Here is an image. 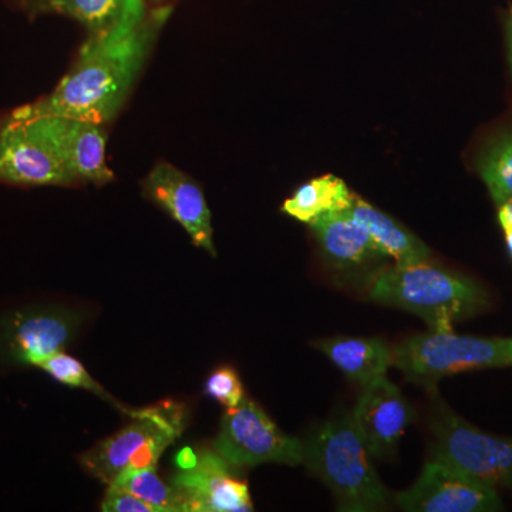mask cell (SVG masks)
Listing matches in <instances>:
<instances>
[{
  "mask_svg": "<svg viewBox=\"0 0 512 512\" xmlns=\"http://www.w3.org/2000/svg\"><path fill=\"white\" fill-rule=\"evenodd\" d=\"M505 30H507L508 57H510V64L512 70V9L510 10V13H508L507 25H505Z\"/></svg>",
  "mask_w": 512,
  "mask_h": 512,
  "instance_id": "26",
  "label": "cell"
},
{
  "mask_svg": "<svg viewBox=\"0 0 512 512\" xmlns=\"http://www.w3.org/2000/svg\"><path fill=\"white\" fill-rule=\"evenodd\" d=\"M478 173L495 204L512 200V128L490 141L478 160Z\"/></svg>",
  "mask_w": 512,
  "mask_h": 512,
  "instance_id": "21",
  "label": "cell"
},
{
  "mask_svg": "<svg viewBox=\"0 0 512 512\" xmlns=\"http://www.w3.org/2000/svg\"><path fill=\"white\" fill-rule=\"evenodd\" d=\"M18 121H28L33 130L55 150L63 164L76 175L77 180L96 185L114 180L113 171L106 164V134L101 130V124L62 116Z\"/></svg>",
  "mask_w": 512,
  "mask_h": 512,
  "instance_id": "12",
  "label": "cell"
},
{
  "mask_svg": "<svg viewBox=\"0 0 512 512\" xmlns=\"http://www.w3.org/2000/svg\"><path fill=\"white\" fill-rule=\"evenodd\" d=\"M505 244H507L508 252H510L512 258V228H503Z\"/></svg>",
  "mask_w": 512,
  "mask_h": 512,
  "instance_id": "27",
  "label": "cell"
},
{
  "mask_svg": "<svg viewBox=\"0 0 512 512\" xmlns=\"http://www.w3.org/2000/svg\"><path fill=\"white\" fill-rule=\"evenodd\" d=\"M497 207L501 228H512V200L501 202Z\"/></svg>",
  "mask_w": 512,
  "mask_h": 512,
  "instance_id": "25",
  "label": "cell"
},
{
  "mask_svg": "<svg viewBox=\"0 0 512 512\" xmlns=\"http://www.w3.org/2000/svg\"><path fill=\"white\" fill-rule=\"evenodd\" d=\"M393 366L409 379L433 384L473 370L512 367V338H477L453 330L413 336L392 348Z\"/></svg>",
  "mask_w": 512,
  "mask_h": 512,
  "instance_id": "5",
  "label": "cell"
},
{
  "mask_svg": "<svg viewBox=\"0 0 512 512\" xmlns=\"http://www.w3.org/2000/svg\"><path fill=\"white\" fill-rule=\"evenodd\" d=\"M101 511L104 512H158L153 505L141 500L137 495L120 490V488H107L106 495L101 501Z\"/></svg>",
  "mask_w": 512,
  "mask_h": 512,
  "instance_id": "24",
  "label": "cell"
},
{
  "mask_svg": "<svg viewBox=\"0 0 512 512\" xmlns=\"http://www.w3.org/2000/svg\"><path fill=\"white\" fill-rule=\"evenodd\" d=\"M178 456L171 485L183 500L185 512H247L254 510L248 484L239 480L231 464L215 451Z\"/></svg>",
  "mask_w": 512,
  "mask_h": 512,
  "instance_id": "8",
  "label": "cell"
},
{
  "mask_svg": "<svg viewBox=\"0 0 512 512\" xmlns=\"http://www.w3.org/2000/svg\"><path fill=\"white\" fill-rule=\"evenodd\" d=\"M431 460L487 487L512 488V439L493 436L441 407L431 421Z\"/></svg>",
  "mask_w": 512,
  "mask_h": 512,
  "instance_id": "6",
  "label": "cell"
},
{
  "mask_svg": "<svg viewBox=\"0 0 512 512\" xmlns=\"http://www.w3.org/2000/svg\"><path fill=\"white\" fill-rule=\"evenodd\" d=\"M82 325L77 313L59 308L29 309L6 319L0 332V349L19 365L37 366L62 352Z\"/></svg>",
  "mask_w": 512,
  "mask_h": 512,
  "instance_id": "11",
  "label": "cell"
},
{
  "mask_svg": "<svg viewBox=\"0 0 512 512\" xmlns=\"http://www.w3.org/2000/svg\"><path fill=\"white\" fill-rule=\"evenodd\" d=\"M373 458H387L414 419L412 406L386 376L363 387L352 413Z\"/></svg>",
  "mask_w": 512,
  "mask_h": 512,
  "instance_id": "13",
  "label": "cell"
},
{
  "mask_svg": "<svg viewBox=\"0 0 512 512\" xmlns=\"http://www.w3.org/2000/svg\"><path fill=\"white\" fill-rule=\"evenodd\" d=\"M348 212L363 225L380 254L390 256L396 264L429 261L431 252L424 242L369 202L353 195Z\"/></svg>",
  "mask_w": 512,
  "mask_h": 512,
  "instance_id": "17",
  "label": "cell"
},
{
  "mask_svg": "<svg viewBox=\"0 0 512 512\" xmlns=\"http://www.w3.org/2000/svg\"><path fill=\"white\" fill-rule=\"evenodd\" d=\"M367 296L419 316L433 332L453 330L454 322L478 315L490 303L476 281L429 261L396 264L376 272Z\"/></svg>",
  "mask_w": 512,
  "mask_h": 512,
  "instance_id": "2",
  "label": "cell"
},
{
  "mask_svg": "<svg viewBox=\"0 0 512 512\" xmlns=\"http://www.w3.org/2000/svg\"><path fill=\"white\" fill-rule=\"evenodd\" d=\"M353 195L342 178L326 174L299 187L284 202L282 211L303 224H311L326 212L348 211Z\"/></svg>",
  "mask_w": 512,
  "mask_h": 512,
  "instance_id": "18",
  "label": "cell"
},
{
  "mask_svg": "<svg viewBox=\"0 0 512 512\" xmlns=\"http://www.w3.org/2000/svg\"><path fill=\"white\" fill-rule=\"evenodd\" d=\"M110 485L137 495L158 512H185L180 495L171 483L161 480L157 467L127 468Z\"/></svg>",
  "mask_w": 512,
  "mask_h": 512,
  "instance_id": "20",
  "label": "cell"
},
{
  "mask_svg": "<svg viewBox=\"0 0 512 512\" xmlns=\"http://www.w3.org/2000/svg\"><path fill=\"white\" fill-rule=\"evenodd\" d=\"M370 458L352 414L326 421L303 443L302 464L328 485L342 511H382L389 505L392 495Z\"/></svg>",
  "mask_w": 512,
  "mask_h": 512,
  "instance_id": "3",
  "label": "cell"
},
{
  "mask_svg": "<svg viewBox=\"0 0 512 512\" xmlns=\"http://www.w3.org/2000/svg\"><path fill=\"white\" fill-rule=\"evenodd\" d=\"M205 393L227 409H235L244 402L245 392L238 373L232 367H220L207 379Z\"/></svg>",
  "mask_w": 512,
  "mask_h": 512,
  "instance_id": "23",
  "label": "cell"
},
{
  "mask_svg": "<svg viewBox=\"0 0 512 512\" xmlns=\"http://www.w3.org/2000/svg\"><path fill=\"white\" fill-rule=\"evenodd\" d=\"M167 10L148 16L144 0H128L110 28L92 33L79 59L50 96L13 111L12 119L73 117L104 124L126 101Z\"/></svg>",
  "mask_w": 512,
  "mask_h": 512,
  "instance_id": "1",
  "label": "cell"
},
{
  "mask_svg": "<svg viewBox=\"0 0 512 512\" xmlns=\"http://www.w3.org/2000/svg\"><path fill=\"white\" fill-rule=\"evenodd\" d=\"M343 375L360 386L387 375L393 366L392 348L379 338H330L315 343Z\"/></svg>",
  "mask_w": 512,
  "mask_h": 512,
  "instance_id": "15",
  "label": "cell"
},
{
  "mask_svg": "<svg viewBox=\"0 0 512 512\" xmlns=\"http://www.w3.org/2000/svg\"><path fill=\"white\" fill-rule=\"evenodd\" d=\"M36 367L45 370L47 375L52 376L57 382L96 394L97 397H100L104 402L109 403L114 409L120 410L121 413L126 414L128 417L134 413V409H127L124 404L117 402L99 382H96L79 360L74 359L73 356L67 355L63 350L62 352H57L55 355L47 357V359L40 362Z\"/></svg>",
  "mask_w": 512,
  "mask_h": 512,
  "instance_id": "22",
  "label": "cell"
},
{
  "mask_svg": "<svg viewBox=\"0 0 512 512\" xmlns=\"http://www.w3.org/2000/svg\"><path fill=\"white\" fill-rule=\"evenodd\" d=\"M131 421L113 436L101 440L80 456L84 470L104 484H111L127 468L157 467L158 460L181 436L184 407L174 402L136 409Z\"/></svg>",
  "mask_w": 512,
  "mask_h": 512,
  "instance_id": "4",
  "label": "cell"
},
{
  "mask_svg": "<svg viewBox=\"0 0 512 512\" xmlns=\"http://www.w3.org/2000/svg\"><path fill=\"white\" fill-rule=\"evenodd\" d=\"M309 225L318 238L320 248L335 264L360 265L383 256L363 225L348 211L326 212Z\"/></svg>",
  "mask_w": 512,
  "mask_h": 512,
  "instance_id": "16",
  "label": "cell"
},
{
  "mask_svg": "<svg viewBox=\"0 0 512 512\" xmlns=\"http://www.w3.org/2000/svg\"><path fill=\"white\" fill-rule=\"evenodd\" d=\"M77 177L28 121L9 119L0 127V183L72 185Z\"/></svg>",
  "mask_w": 512,
  "mask_h": 512,
  "instance_id": "10",
  "label": "cell"
},
{
  "mask_svg": "<svg viewBox=\"0 0 512 512\" xmlns=\"http://www.w3.org/2000/svg\"><path fill=\"white\" fill-rule=\"evenodd\" d=\"M214 446L234 467L303 463V441L281 431L264 410L247 397L235 409H227Z\"/></svg>",
  "mask_w": 512,
  "mask_h": 512,
  "instance_id": "7",
  "label": "cell"
},
{
  "mask_svg": "<svg viewBox=\"0 0 512 512\" xmlns=\"http://www.w3.org/2000/svg\"><path fill=\"white\" fill-rule=\"evenodd\" d=\"M144 192L190 235L195 247L217 256L211 211L201 188L168 163H158L144 181Z\"/></svg>",
  "mask_w": 512,
  "mask_h": 512,
  "instance_id": "14",
  "label": "cell"
},
{
  "mask_svg": "<svg viewBox=\"0 0 512 512\" xmlns=\"http://www.w3.org/2000/svg\"><path fill=\"white\" fill-rule=\"evenodd\" d=\"M410 512H491L503 508L497 488L477 483L437 460L426 463L412 487L396 494Z\"/></svg>",
  "mask_w": 512,
  "mask_h": 512,
  "instance_id": "9",
  "label": "cell"
},
{
  "mask_svg": "<svg viewBox=\"0 0 512 512\" xmlns=\"http://www.w3.org/2000/svg\"><path fill=\"white\" fill-rule=\"evenodd\" d=\"M128 0H18L29 16L56 15L79 20L92 33L110 28L120 19Z\"/></svg>",
  "mask_w": 512,
  "mask_h": 512,
  "instance_id": "19",
  "label": "cell"
}]
</instances>
